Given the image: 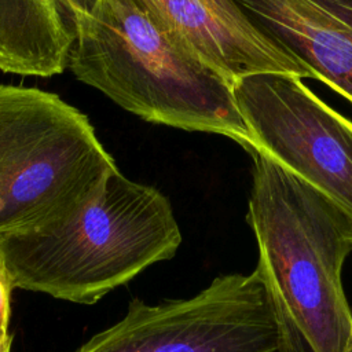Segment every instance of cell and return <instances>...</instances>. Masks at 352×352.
Wrapping results in <instances>:
<instances>
[{
	"label": "cell",
	"instance_id": "cell-1",
	"mask_svg": "<svg viewBox=\"0 0 352 352\" xmlns=\"http://www.w3.org/2000/svg\"><path fill=\"white\" fill-rule=\"evenodd\" d=\"M254 158L248 221L254 268L297 352H344L352 336L342 267L352 224L320 191L261 148Z\"/></svg>",
	"mask_w": 352,
	"mask_h": 352
},
{
	"label": "cell",
	"instance_id": "cell-2",
	"mask_svg": "<svg viewBox=\"0 0 352 352\" xmlns=\"http://www.w3.org/2000/svg\"><path fill=\"white\" fill-rule=\"evenodd\" d=\"M72 21L69 66L78 80L146 121L224 135L253 150L234 84L135 0H98Z\"/></svg>",
	"mask_w": 352,
	"mask_h": 352
},
{
	"label": "cell",
	"instance_id": "cell-3",
	"mask_svg": "<svg viewBox=\"0 0 352 352\" xmlns=\"http://www.w3.org/2000/svg\"><path fill=\"white\" fill-rule=\"evenodd\" d=\"M180 243L168 198L118 170L81 206L0 238V258L14 287L91 305Z\"/></svg>",
	"mask_w": 352,
	"mask_h": 352
},
{
	"label": "cell",
	"instance_id": "cell-4",
	"mask_svg": "<svg viewBox=\"0 0 352 352\" xmlns=\"http://www.w3.org/2000/svg\"><path fill=\"white\" fill-rule=\"evenodd\" d=\"M117 172L78 109L37 88L0 85V238L81 206Z\"/></svg>",
	"mask_w": 352,
	"mask_h": 352
},
{
	"label": "cell",
	"instance_id": "cell-5",
	"mask_svg": "<svg viewBox=\"0 0 352 352\" xmlns=\"http://www.w3.org/2000/svg\"><path fill=\"white\" fill-rule=\"evenodd\" d=\"M76 352H297L264 282L250 274L214 278L198 294L150 305L131 300L125 316Z\"/></svg>",
	"mask_w": 352,
	"mask_h": 352
},
{
	"label": "cell",
	"instance_id": "cell-6",
	"mask_svg": "<svg viewBox=\"0 0 352 352\" xmlns=\"http://www.w3.org/2000/svg\"><path fill=\"white\" fill-rule=\"evenodd\" d=\"M234 96L253 150H264L304 179L352 224V121L292 74L242 77L234 82Z\"/></svg>",
	"mask_w": 352,
	"mask_h": 352
},
{
	"label": "cell",
	"instance_id": "cell-7",
	"mask_svg": "<svg viewBox=\"0 0 352 352\" xmlns=\"http://www.w3.org/2000/svg\"><path fill=\"white\" fill-rule=\"evenodd\" d=\"M165 32L230 82L257 73L312 78L307 67L264 37L234 0H135Z\"/></svg>",
	"mask_w": 352,
	"mask_h": 352
},
{
	"label": "cell",
	"instance_id": "cell-8",
	"mask_svg": "<svg viewBox=\"0 0 352 352\" xmlns=\"http://www.w3.org/2000/svg\"><path fill=\"white\" fill-rule=\"evenodd\" d=\"M274 45L352 103V0H234Z\"/></svg>",
	"mask_w": 352,
	"mask_h": 352
},
{
	"label": "cell",
	"instance_id": "cell-9",
	"mask_svg": "<svg viewBox=\"0 0 352 352\" xmlns=\"http://www.w3.org/2000/svg\"><path fill=\"white\" fill-rule=\"evenodd\" d=\"M14 285L11 282L10 274L7 272L1 258H0V340H12L11 334L8 333V323H10V298L11 290Z\"/></svg>",
	"mask_w": 352,
	"mask_h": 352
},
{
	"label": "cell",
	"instance_id": "cell-10",
	"mask_svg": "<svg viewBox=\"0 0 352 352\" xmlns=\"http://www.w3.org/2000/svg\"><path fill=\"white\" fill-rule=\"evenodd\" d=\"M98 0H60L66 11L73 15L74 12H91Z\"/></svg>",
	"mask_w": 352,
	"mask_h": 352
},
{
	"label": "cell",
	"instance_id": "cell-11",
	"mask_svg": "<svg viewBox=\"0 0 352 352\" xmlns=\"http://www.w3.org/2000/svg\"><path fill=\"white\" fill-rule=\"evenodd\" d=\"M11 348V340H0V352H10Z\"/></svg>",
	"mask_w": 352,
	"mask_h": 352
},
{
	"label": "cell",
	"instance_id": "cell-12",
	"mask_svg": "<svg viewBox=\"0 0 352 352\" xmlns=\"http://www.w3.org/2000/svg\"><path fill=\"white\" fill-rule=\"evenodd\" d=\"M344 352H352V336H351V340H349V342H348V345H346Z\"/></svg>",
	"mask_w": 352,
	"mask_h": 352
}]
</instances>
